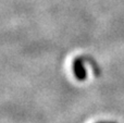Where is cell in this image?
I'll return each instance as SVG.
<instances>
[{
  "label": "cell",
  "mask_w": 124,
  "mask_h": 123,
  "mask_svg": "<svg viewBox=\"0 0 124 123\" xmlns=\"http://www.w3.org/2000/svg\"><path fill=\"white\" fill-rule=\"evenodd\" d=\"M73 72L75 77L78 81H85L87 77V72L84 67V60L82 58H77L73 61Z\"/></svg>",
  "instance_id": "1"
},
{
  "label": "cell",
  "mask_w": 124,
  "mask_h": 123,
  "mask_svg": "<svg viewBox=\"0 0 124 123\" xmlns=\"http://www.w3.org/2000/svg\"><path fill=\"white\" fill-rule=\"evenodd\" d=\"M99 123H103V122H99Z\"/></svg>",
  "instance_id": "2"
},
{
  "label": "cell",
  "mask_w": 124,
  "mask_h": 123,
  "mask_svg": "<svg viewBox=\"0 0 124 123\" xmlns=\"http://www.w3.org/2000/svg\"><path fill=\"white\" fill-rule=\"evenodd\" d=\"M111 123H113V122H111Z\"/></svg>",
  "instance_id": "3"
}]
</instances>
